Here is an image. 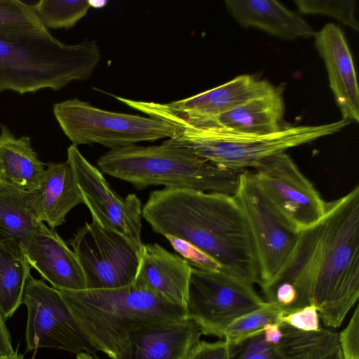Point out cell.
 I'll use <instances>...</instances> for the list:
<instances>
[{"label": "cell", "instance_id": "cell-33", "mask_svg": "<svg viewBox=\"0 0 359 359\" xmlns=\"http://www.w3.org/2000/svg\"><path fill=\"white\" fill-rule=\"evenodd\" d=\"M187 359H230V344L224 339L200 341Z\"/></svg>", "mask_w": 359, "mask_h": 359}, {"label": "cell", "instance_id": "cell-4", "mask_svg": "<svg viewBox=\"0 0 359 359\" xmlns=\"http://www.w3.org/2000/svg\"><path fill=\"white\" fill-rule=\"evenodd\" d=\"M104 173L137 189L161 185L233 195L243 171L217 166L168 139L154 146L111 149L97 159Z\"/></svg>", "mask_w": 359, "mask_h": 359}, {"label": "cell", "instance_id": "cell-16", "mask_svg": "<svg viewBox=\"0 0 359 359\" xmlns=\"http://www.w3.org/2000/svg\"><path fill=\"white\" fill-rule=\"evenodd\" d=\"M191 266L157 243L143 244L133 284L185 308Z\"/></svg>", "mask_w": 359, "mask_h": 359}, {"label": "cell", "instance_id": "cell-25", "mask_svg": "<svg viewBox=\"0 0 359 359\" xmlns=\"http://www.w3.org/2000/svg\"><path fill=\"white\" fill-rule=\"evenodd\" d=\"M39 223L29 191L0 182V241H15L22 245Z\"/></svg>", "mask_w": 359, "mask_h": 359}, {"label": "cell", "instance_id": "cell-39", "mask_svg": "<svg viewBox=\"0 0 359 359\" xmlns=\"http://www.w3.org/2000/svg\"><path fill=\"white\" fill-rule=\"evenodd\" d=\"M0 359H23V356L15 351L11 355L0 357Z\"/></svg>", "mask_w": 359, "mask_h": 359}, {"label": "cell", "instance_id": "cell-13", "mask_svg": "<svg viewBox=\"0 0 359 359\" xmlns=\"http://www.w3.org/2000/svg\"><path fill=\"white\" fill-rule=\"evenodd\" d=\"M67 161L72 165L81 191L83 203L92 219L102 226L118 233L142 254V203L134 194L126 198L113 190L102 172L92 165L76 145L67 149Z\"/></svg>", "mask_w": 359, "mask_h": 359}, {"label": "cell", "instance_id": "cell-19", "mask_svg": "<svg viewBox=\"0 0 359 359\" xmlns=\"http://www.w3.org/2000/svg\"><path fill=\"white\" fill-rule=\"evenodd\" d=\"M37 219L50 229L62 225L72 209L83 203V196L70 163H49L39 185L29 191Z\"/></svg>", "mask_w": 359, "mask_h": 359}, {"label": "cell", "instance_id": "cell-38", "mask_svg": "<svg viewBox=\"0 0 359 359\" xmlns=\"http://www.w3.org/2000/svg\"><path fill=\"white\" fill-rule=\"evenodd\" d=\"M76 359H100L90 353L81 352L76 354Z\"/></svg>", "mask_w": 359, "mask_h": 359}, {"label": "cell", "instance_id": "cell-14", "mask_svg": "<svg viewBox=\"0 0 359 359\" xmlns=\"http://www.w3.org/2000/svg\"><path fill=\"white\" fill-rule=\"evenodd\" d=\"M31 267L57 290H86V278L73 250L53 229L40 222L22 244Z\"/></svg>", "mask_w": 359, "mask_h": 359}, {"label": "cell", "instance_id": "cell-32", "mask_svg": "<svg viewBox=\"0 0 359 359\" xmlns=\"http://www.w3.org/2000/svg\"><path fill=\"white\" fill-rule=\"evenodd\" d=\"M344 359H359V309L355 307L348 325L338 333Z\"/></svg>", "mask_w": 359, "mask_h": 359}, {"label": "cell", "instance_id": "cell-9", "mask_svg": "<svg viewBox=\"0 0 359 359\" xmlns=\"http://www.w3.org/2000/svg\"><path fill=\"white\" fill-rule=\"evenodd\" d=\"M253 285L221 270L191 266L186 317L197 323L203 334L222 339L233 320L265 304Z\"/></svg>", "mask_w": 359, "mask_h": 359}, {"label": "cell", "instance_id": "cell-20", "mask_svg": "<svg viewBox=\"0 0 359 359\" xmlns=\"http://www.w3.org/2000/svg\"><path fill=\"white\" fill-rule=\"evenodd\" d=\"M233 18L243 27H255L284 39L311 38L312 27L298 14L274 0H226Z\"/></svg>", "mask_w": 359, "mask_h": 359}, {"label": "cell", "instance_id": "cell-34", "mask_svg": "<svg viewBox=\"0 0 359 359\" xmlns=\"http://www.w3.org/2000/svg\"><path fill=\"white\" fill-rule=\"evenodd\" d=\"M262 337L264 341L269 344H278L283 337V332L280 324L269 323L265 325L262 330Z\"/></svg>", "mask_w": 359, "mask_h": 359}, {"label": "cell", "instance_id": "cell-35", "mask_svg": "<svg viewBox=\"0 0 359 359\" xmlns=\"http://www.w3.org/2000/svg\"><path fill=\"white\" fill-rule=\"evenodd\" d=\"M4 320L0 312V357L8 355L15 352Z\"/></svg>", "mask_w": 359, "mask_h": 359}, {"label": "cell", "instance_id": "cell-10", "mask_svg": "<svg viewBox=\"0 0 359 359\" xmlns=\"http://www.w3.org/2000/svg\"><path fill=\"white\" fill-rule=\"evenodd\" d=\"M69 243L83 270L87 290L133 284L140 254L122 235L92 219L77 230Z\"/></svg>", "mask_w": 359, "mask_h": 359}, {"label": "cell", "instance_id": "cell-5", "mask_svg": "<svg viewBox=\"0 0 359 359\" xmlns=\"http://www.w3.org/2000/svg\"><path fill=\"white\" fill-rule=\"evenodd\" d=\"M100 58L95 41L66 44L51 34L0 38V93L60 90L89 79Z\"/></svg>", "mask_w": 359, "mask_h": 359}, {"label": "cell", "instance_id": "cell-12", "mask_svg": "<svg viewBox=\"0 0 359 359\" xmlns=\"http://www.w3.org/2000/svg\"><path fill=\"white\" fill-rule=\"evenodd\" d=\"M254 169L266 197L298 231L323 218L326 202L285 151L265 158Z\"/></svg>", "mask_w": 359, "mask_h": 359}, {"label": "cell", "instance_id": "cell-7", "mask_svg": "<svg viewBox=\"0 0 359 359\" xmlns=\"http://www.w3.org/2000/svg\"><path fill=\"white\" fill-rule=\"evenodd\" d=\"M54 116L74 145L99 144L111 149L172 138V124L150 116L111 111L78 98L53 106Z\"/></svg>", "mask_w": 359, "mask_h": 359}, {"label": "cell", "instance_id": "cell-26", "mask_svg": "<svg viewBox=\"0 0 359 359\" xmlns=\"http://www.w3.org/2000/svg\"><path fill=\"white\" fill-rule=\"evenodd\" d=\"M30 4L18 0H0V38L48 35Z\"/></svg>", "mask_w": 359, "mask_h": 359}, {"label": "cell", "instance_id": "cell-30", "mask_svg": "<svg viewBox=\"0 0 359 359\" xmlns=\"http://www.w3.org/2000/svg\"><path fill=\"white\" fill-rule=\"evenodd\" d=\"M320 317L313 304L290 313L282 312L277 319V323L285 324L303 332H316L320 327Z\"/></svg>", "mask_w": 359, "mask_h": 359}, {"label": "cell", "instance_id": "cell-2", "mask_svg": "<svg viewBox=\"0 0 359 359\" xmlns=\"http://www.w3.org/2000/svg\"><path fill=\"white\" fill-rule=\"evenodd\" d=\"M58 291L91 344L111 359L129 358L130 337L140 327L187 318L184 307L134 284Z\"/></svg>", "mask_w": 359, "mask_h": 359}, {"label": "cell", "instance_id": "cell-27", "mask_svg": "<svg viewBox=\"0 0 359 359\" xmlns=\"http://www.w3.org/2000/svg\"><path fill=\"white\" fill-rule=\"evenodd\" d=\"M31 6L43 26L55 29L74 27L87 14L92 4L88 0H41Z\"/></svg>", "mask_w": 359, "mask_h": 359}, {"label": "cell", "instance_id": "cell-17", "mask_svg": "<svg viewBox=\"0 0 359 359\" xmlns=\"http://www.w3.org/2000/svg\"><path fill=\"white\" fill-rule=\"evenodd\" d=\"M274 88L267 81L243 74L191 97L170 103H155L161 109L179 117H211L266 95Z\"/></svg>", "mask_w": 359, "mask_h": 359}, {"label": "cell", "instance_id": "cell-11", "mask_svg": "<svg viewBox=\"0 0 359 359\" xmlns=\"http://www.w3.org/2000/svg\"><path fill=\"white\" fill-rule=\"evenodd\" d=\"M27 308V351L55 348L76 355L97 351L89 341L59 291L29 276L22 302Z\"/></svg>", "mask_w": 359, "mask_h": 359}, {"label": "cell", "instance_id": "cell-31", "mask_svg": "<svg viewBox=\"0 0 359 359\" xmlns=\"http://www.w3.org/2000/svg\"><path fill=\"white\" fill-rule=\"evenodd\" d=\"M164 237L191 266L204 270H220L219 264L195 246L172 235Z\"/></svg>", "mask_w": 359, "mask_h": 359}, {"label": "cell", "instance_id": "cell-28", "mask_svg": "<svg viewBox=\"0 0 359 359\" xmlns=\"http://www.w3.org/2000/svg\"><path fill=\"white\" fill-rule=\"evenodd\" d=\"M283 311L275 304L265 302L261 307L233 320L224 330L223 339L230 345L262 333L269 323H277Z\"/></svg>", "mask_w": 359, "mask_h": 359}, {"label": "cell", "instance_id": "cell-1", "mask_svg": "<svg viewBox=\"0 0 359 359\" xmlns=\"http://www.w3.org/2000/svg\"><path fill=\"white\" fill-rule=\"evenodd\" d=\"M142 214L154 232L185 241L214 259L221 271L259 284L251 236L233 195L164 188L151 192Z\"/></svg>", "mask_w": 359, "mask_h": 359}, {"label": "cell", "instance_id": "cell-6", "mask_svg": "<svg viewBox=\"0 0 359 359\" xmlns=\"http://www.w3.org/2000/svg\"><path fill=\"white\" fill-rule=\"evenodd\" d=\"M349 123L341 119L316 126H283L277 132L266 135L175 127V135L168 140L217 166L241 171L256 168L273 154L332 135Z\"/></svg>", "mask_w": 359, "mask_h": 359}, {"label": "cell", "instance_id": "cell-29", "mask_svg": "<svg viewBox=\"0 0 359 359\" xmlns=\"http://www.w3.org/2000/svg\"><path fill=\"white\" fill-rule=\"evenodd\" d=\"M298 10L304 14H322L335 18L358 32L353 0H295Z\"/></svg>", "mask_w": 359, "mask_h": 359}, {"label": "cell", "instance_id": "cell-15", "mask_svg": "<svg viewBox=\"0 0 359 359\" xmlns=\"http://www.w3.org/2000/svg\"><path fill=\"white\" fill-rule=\"evenodd\" d=\"M313 37L342 119L358 123L359 89L352 54L343 31L329 23L316 32Z\"/></svg>", "mask_w": 359, "mask_h": 359}, {"label": "cell", "instance_id": "cell-8", "mask_svg": "<svg viewBox=\"0 0 359 359\" xmlns=\"http://www.w3.org/2000/svg\"><path fill=\"white\" fill-rule=\"evenodd\" d=\"M245 216L259 270V285L271 281L292 254L298 231L271 204L258 185L253 172L243 170L233 195Z\"/></svg>", "mask_w": 359, "mask_h": 359}, {"label": "cell", "instance_id": "cell-18", "mask_svg": "<svg viewBox=\"0 0 359 359\" xmlns=\"http://www.w3.org/2000/svg\"><path fill=\"white\" fill-rule=\"evenodd\" d=\"M202 335L197 323L187 318L149 323L132 334L128 359H187Z\"/></svg>", "mask_w": 359, "mask_h": 359}, {"label": "cell", "instance_id": "cell-24", "mask_svg": "<svg viewBox=\"0 0 359 359\" xmlns=\"http://www.w3.org/2000/svg\"><path fill=\"white\" fill-rule=\"evenodd\" d=\"M30 268L21 243L0 241V312L4 320L22 304Z\"/></svg>", "mask_w": 359, "mask_h": 359}, {"label": "cell", "instance_id": "cell-37", "mask_svg": "<svg viewBox=\"0 0 359 359\" xmlns=\"http://www.w3.org/2000/svg\"><path fill=\"white\" fill-rule=\"evenodd\" d=\"M319 353L315 350H311L302 355L299 359H318Z\"/></svg>", "mask_w": 359, "mask_h": 359}, {"label": "cell", "instance_id": "cell-36", "mask_svg": "<svg viewBox=\"0 0 359 359\" xmlns=\"http://www.w3.org/2000/svg\"><path fill=\"white\" fill-rule=\"evenodd\" d=\"M319 359H344L339 345L336 346Z\"/></svg>", "mask_w": 359, "mask_h": 359}, {"label": "cell", "instance_id": "cell-3", "mask_svg": "<svg viewBox=\"0 0 359 359\" xmlns=\"http://www.w3.org/2000/svg\"><path fill=\"white\" fill-rule=\"evenodd\" d=\"M313 304L327 327H339L359 297V186L326 202Z\"/></svg>", "mask_w": 359, "mask_h": 359}, {"label": "cell", "instance_id": "cell-22", "mask_svg": "<svg viewBox=\"0 0 359 359\" xmlns=\"http://www.w3.org/2000/svg\"><path fill=\"white\" fill-rule=\"evenodd\" d=\"M0 128V182L28 191L35 189L46 164L39 160L29 137H16L5 125Z\"/></svg>", "mask_w": 359, "mask_h": 359}, {"label": "cell", "instance_id": "cell-21", "mask_svg": "<svg viewBox=\"0 0 359 359\" xmlns=\"http://www.w3.org/2000/svg\"><path fill=\"white\" fill-rule=\"evenodd\" d=\"M320 221L300 231L297 244L287 262L271 281L260 286L264 289L283 285L292 288L298 297L297 310L313 304L320 253Z\"/></svg>", "mask_w": 359, "mask_h": 359}, {"label": "cell", "instance_id": "cell-23", "mask_svg": "<svg viewBox=\"0 0 359 359\" xmlns=\"http://www.w3.org/2000/svg\"><path fill=\"white\" fill-rule=\"evenodd\" d=\"M283 337L277 345L266 343L262 333L230 345V359H299L309 348L322 339L329 330L303 332L280 324Z\"/></svg>", "mask_w": 359, "mask_h": 359}]
</instances>
